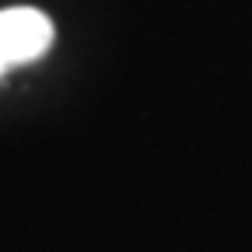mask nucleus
<instances>
[{
    "instance_id": "1",
    "label": "nucleus",
    "mask_w": 252,
    "mask_h": 252,
    "mask_svg": "<svg viewBox=\"0 0 252 252\" xmlns=\"http://www.w3.org/2000/svg\"><path fill=\"white\" fill-rule=\"evenodd\" d=\"M53 42V21L35 7H7L0 11V53L7 67L39 60Z\"/></svg>"
},
{
    "instance_id": "2",
    "label": "nucleus",
    "mask_w": 252,
    "mask_h": 252,
    "mask_svg": "<svg viewBox=\"0 0 252 252\" xmlns=\"http://www.w3.org/2000/svg\"><path fill=\"white\" fill-rule=\"evenodd\" d=\"M7 70V60H4V53H0V74H4Z\"/></svg>"
}]
</instances>
